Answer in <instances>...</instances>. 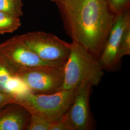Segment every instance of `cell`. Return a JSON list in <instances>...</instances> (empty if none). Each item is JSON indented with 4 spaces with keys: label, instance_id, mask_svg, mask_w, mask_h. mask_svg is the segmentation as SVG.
<instances>
[{
    "label": "cell",
    "instance_id": "cell-2",
    "mask_svg": "<svg viewBox=\"0 0 130 130\" xmlns=\"http://www.w3.org/2000/svg\"><path fill=\"white\" fill-rule=\"evenodd\" d=\"M104 70L98 59L84 47L72 42L65 63L62 90L76 88L85 82L98 85L101 81Z\"/></svg>",
    "mask_w": 130,
    "mask_h": 130
},
{
    "label": "cell",
    "instance_id": "cell-4",
    "mask_svg": "<svg viewBox=\"0 0 130 130\" xmlns=\"http://www.w3.org/2000/svg\"><path fill=\"white\" fill-rule=\"evenodd\" d=\"M66 61L52 65L20 68L17 77L29 90L37 93H53L63 89Z\"/></svg>",
    "mask_w": 130,
    "mask_h": 130
},
{
    "label": "cell",
    "instance_id": "cell-10",
    "mask_svg": "<svg viewBox=\"0 0 130 130\" xmlns=\"http://www.w3.org/2000/svg\"><path fill=\"white\" fill-rule=\"evenodd\" d=\"M28 91L29 89L17 77L14 70L0 57V92L15 98Z\"/></svg>",
    "mask_w": 130,
    "mask_h": 130
},
{
    "label": "cell",
    "instance_id": "cell-12",
    "mask_svg": "<svg viewBox=\"0 0 130 130\" xmlns=\"http://www.w3.org/2000/svg\"><path fill=\"white\" fill-rule=\"evenodd\" d=\"M22 0H0V12L20 18L23 14Z\"/></svg>",
    "mask_w": 130,
    "mask_h": 130
},
{
    "label": "cell",
    "instance_id": "cell-16",
    "mask_svg": "<svg viewBox=\"0 0 130 130\" xmlns=\"http://www.w3.org/2000/svg\"><path fill=\"white\" fill-rule=\"evenodd\" d=\"M15 98L7 93L0 92V110L5 106L14 102Z\"/></svg>",
    "mask_w": 130,
    "mask_h": 130
},
{
    "label": "cell",
    "instance_id": "cell-17",
    "mask_svg": "<svg viewBox=\"0 0 130 130\" xmlns=\"http://www.w3.org/2000/svg\"><path fill=\"white\" fill-rule=\"evenodd\" d=\"M50 130H70V127L63 118L52 121Z\"/></svg>",
    "mask_w": 130,
    "mask_h": 130
},
{
    "label": "cell",
    "instance_id": "cell-13",
    "mask_svg": "<svg viewBox=\"0 0 130 130\" xmlns=\"http://www.w3.org/2000/svg\"><path fill=\"white\" fill-rule=\"evenodd\" d=\"M52 121L37 114L30 115L28 130H50Z\"/></svg>",
    "mask_w": 130,
    "mask_h": 130
},
{
    "label": "cell",
    "instance_id": "cell-6",
    "mask_svg": "<svg viewBox=\"0 0 130 130\" xmlns=\"http://www.w3.org/2000/svg\"><path fill=\"white\" fill-rule=\"evenodd\" d=\"M0 57L15 72L22 68L52 65L61 62H49L42 59L25 43L20 35L14 36L0 43Z\"/></svg>",
    "mask_w": 130,
    "mask_h": 130
},
{
    "label": "cell",
    "instance_id": "cell-14",
    "mask_svg": "<svg viewBox=\"0 0 130 130\" xmlns=\"http://www.w3.org/2000/svg\"><path fill=\"white\" fill-rule=\"evenodd\" d=\"M112 12L117 15L130 9V0H106Z\"/></svg>",
    "mask_w": 130,
    "mask_h": 130
},
{
    "label": "cell",
    "instance_id": "cell-9",
    "mask_svg": "<svg viewBox=\"0 0 130 130\" xmlns=\"http://www.w3.org/2000/svg\"><path fill=\"white\" fill-rule=\"evenodd\" d=\"M30 114L23 106L17 104L0 110V130H28Z\"/></svg>",
    "mask_w": 130,
    "mask_h": 130
},
{
    "label": "cell",
    "instance_id": "cell-8",
    "mask_svg": "<svg viewBox=\"0 0 130 130\" xmlns=\"http://www.w3.org/2000/svg\"><path fill=\"white\" fill-rule=\"evenodd\" d=\"M130 26V10L119 14L109 33L99 61L104 70H113L120 64L119 48L126 28Z\"/></svg>",
    "mask_w": 130,
    "mask_h": 130
},
{
    "label": "cell",
    "instance_id": "cell-3",
    "mask_svg": "<svg viewBox=\"0 0 130 130\" xmlns=\"http://www.w3.org/2000/svg\"><path fill=\"white\" fill-rule=\"evenodd\" d=\"M77 87L48 94L28 91L16 96L14 103L23 106L30 115L37 114L50 121H56L63 116L68 109Z\"/></svg>",
    "mask_w": 130,
    "mask_h": 130
},
{
    "label": "cell",
    "instance_id": "cell-15",
    "mask_svg": "<svg viewBox=\"0 0 130 130\" xmlns=\"http://www.w3.org/2000/svg\"><path fill=\"white\" fill-rule=\"evenodd\" d=\"M130 54V26L126 28L122 34L119 48V56L121 59Z\"/></svg>",
    "mask_w": 130,
    "mask_h": 130
},
{
    "label": "cell",
    "instance_id": "cell-1",
    "mask_svg": "<svg viewBox=\"0 0 130 130\" xmlns=\"http://www.w3.org/2000/svg\"><path fill=\"white\" fill-rule=\"evenodd\" d=\"M56 4L72 42L99 59L118 15L106 0H61Z\"/></svg>",
    "mask_w": 130,
    "mask_h": 130
},
{
    "label": "cell",
    "instance_id": "cell-18",
    "mask_svg": "<svg viewBox=\"0 0 130 130\" xmlns=\"http://www.w3.org/2000/svg\"><path fill=\"white\" fill-rule=\"evenodd\" d=\"M48 1H51L52 2H53V3H57L58 2H59V1H60L61 0H48Z\"/></svg>",
    "mask_w": 130,
    "mask_h": 130
},
{
    "label": "cell",
    "instance_id": "cell-7",
    "mask_svg": "<svg viewBox=\"0 0 130 130\" xmlns=\"http://www.w3.org/2000/svg\"><path fill=\"white\" fill-rule=\"evenodd\" d=\"M93 84L85 82L77 87L73 99L63 119L70 130H89L93 124L90 111V98Z\"/></svg>",
    "mask_w": 130,
    "mask_h": 130
},
{
    "label": "cell",
    "instance_id": "cell-5",
    "mask_svg": "<svg viewBox=\"0 0 130 130\" xmlns=\"http://www.w3.org/2000/svg\"><path fill=\"white\" fill-rule=\"evenodd\" d=\"M25 43L41 59L49 62L66 61L70 43L56 35L43 31H33L20 35Z\"/></svg>",
    "mask_w": 130,
    "mask_h": 130
},
{
    "label": "cell",
    "instance_id": "cell-11",
    "mask_svg": "<svg viewBox=\"0 0 130 130\" xmlns=\"http://www.w3.org/2000/svg\"><path fill=\"white\" fill-rule=\"evenodd\" d=\"M20 18L0 12V35L12 33L21 26Z\"/></svg>",
    "mask_w": 130,
    "mask_h": 130
}]
</instances>
